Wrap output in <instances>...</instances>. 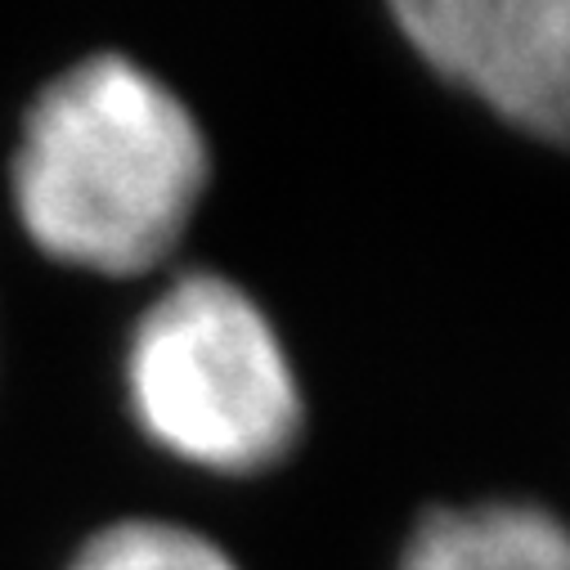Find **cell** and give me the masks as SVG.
Returning a JSON list of instances; mask_svg holds the SVG:
<instances>
[{
	"label": "cell",
	"instance_id": "1",
	"mask_svg": "<svg viewBox=\"0 0 570 570\" xmlns=\"http://www.w3.org/2000/svg\"><path fill=\"white\" fill-rule=\"evenodd\" d=\"M207 180L212 154L189 104L126 55H90L28 108L10 194L50 261L126 278L176 252Z\"/></svg>",
	"mask_w": 570,
	"mask_h": 570
},
{
	"label": "cell",
	"instance_id": "2",
	"mask_svg": "<svg viewBox=\"0 0 570 570\" xmlns=\"http://www.w3.org/2000/svg\"><path fill=\"white\" fill-rule=\"evenodd\" d=\"M126 400L145 436L203 472L252 476L302 441V386L265 311L238 283L194 269L139 315Z\"/></svg>",
	"mask_w": 570,
	"mask_h": 570
},
{
	"label": "cell",
	"instance_id": "3",
	"mask_svg": "<svg viewBox=\"0 0 570 570\" xmlns=\"http://www.w3.org/2000/svg\"><path fill=\"white\" fill-rule=\"evenodd\" d=\"M404 41L450 86L525 135L570 117V0H386Z\"/></svg>",
	"mask_w": 570,
	"mask_h": 570
},
{
	"label": "cell",
	"instance_id": "4",
	"mask_svg": "<svg viewBox=\"0 0 570 570\" xmlns=\"http://www.w3.org/2000/svg\"><path fill=\"white\" fill-rule=\"evenodd\" d=\"M400 570H570V543L534 503L445 508L422 517Z\"/></svg>",
	"mask_w": 570,
	"mask_h": 570
},
{
	"label": "cell",
	"instance_id": "5",
	"mask_svg": "<svg viewBox=\"0 0 570 570\" xmlns=\"http://www.w3.org/2000/svg\"><path fill=\"white\" fill-rule=\"evenodd\" d=\"M72 570H238L212 539L167 521H121L95 534Z\"/></svg>",
	"mask_w": 570,
	"mask_h": 570
}]
</instances>
